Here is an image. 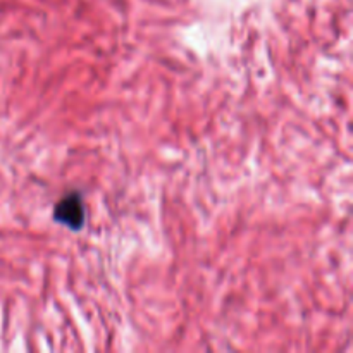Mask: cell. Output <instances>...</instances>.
<instances>
[{
	"mask_svg": "<svg viewBox=\"0 0 353 353\" xmlns=\"http://www.w3.org/2000/svg\"><path fill=\"white\" fill-rule=\"evenodd\" d=\"M85 205H83L81 195L76 192L69 193L64 199L59 200V203L54 209V219L71 230H81L85 224Z\"/></svg>",
	"mask_w": 353,
	"mask_h": 353,
	"instance_id": "6da1fadb",
	"label": "cell"
}]
</instances>
